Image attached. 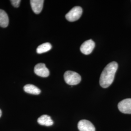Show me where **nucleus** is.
Here are the masks:
<instances>
[{"instance_id":"obj_1","label":"nucleus","mask_w":131,"mask_h":131,"mask_svg":"<svg viewBox=\"0 0 131 131\" xmlns=\"http://www.w3.org/2000/svg\"><path fill=\"white\" fill-rule=\"evenodd\" d=\"M117 68L116 62H112L104 68L100 79V84L102 88H107L112 84Z\"/></svg>"},{"instance_id":"obj_2","label":"nucleus","mask_w":131,"mask_h":131,"mask_svg":"<svg viewBox=\"0 0 131 131\" xmlns=\"http://www.w3.org/2000/svg\"><path fill=\"white\" fill-rule=\"evenodd\" d=\"M66 83L71 85L79 84L81 81V77L78 73L72 71H67L64 75Z\"/></svg>"},{"instance_id":"obj_3","label":"nucleus","mask_w":131,"mask_h":131,"mask_svg":"<svg viewBox=\"0 0 131 131\" xmlns=\"http://www.w3.org/2000/svg\"><path fill=\"white\" fill-rule=\"evenodd\" d=\"M83 9L80 6H75L66 15V19L68 21L73 22L80 19L82 15Z\"/></svg>"},{"instance_id":"obj_4","label":"nucleus","mask_w":131,"mask_h":131,"mask_svg":"<svg viewBox=\"0 0 131 131\" xmlns=\"http://www.w3.org/2000/svg\"><path fill=\"white\" fill-rule=\"evenodd\" d=\"M34 72L36 74L42 77H47L50 74L49 70L44 63H38L35 66Z\"/></svg>"},{"instance_id":"obj_5","label":"nucleus","mask_w":131,"mask_h":131,"mask_svg":"<svg viewBox=\"0 0 131 131\" xmlns=\"http://www.w3.org/2000/svg\"><path fill=\"white\" fill-rule=\"evenodd\" d=\"M95 42L91 39H89L84 42L80 47V51L85 55L90 54L95 48Z\"/></svg>"},{"instance_id":"obj_6","label":"nucleus","mask_w":131,"mask_h":131,"mask_svg":"<svg viewBox=\"0 0 131 131\" xmlns=\"http://www.w3.org/2000/svg\"><path fill=\"white\" fill-rule=\"evenodd\" d=\"M119 110L124 114H131V99H126L118 104Z\"/></svg>"},{"instance_id":"obj_7","label":"nucleus","mask_w":131,"mask_h":131,"mask_svg":"<svg viewBox=\"0 0 131 131\" xmlns=\"http://www.w3.org/2000/svg\"><path fill=\"white\" fill-rule=\"evenodd\" d=\"M78 128L80 131H95L93 124L85 119L81 120L78 122Z\"/></svg>"},{"instance_id":"obj_8","label":"nucleus","mask_w":131,"mask_h":131,"mask_svg":"<svg viewBox=\"0 0 131 131\" xmlns=\"http://www.w3.org/2000/svg\"><path fill=\"white\" fill-rule=\"evenodd\" d=\"M44 1L43 0H31L30 4L33 12L36 14H39L42 11Z\"/></svg>"},{"instance_id":"obj_9","label":"nucleus","mask_w":131,"mask_h":131,"mask_svg":"<svg viewBox=\"0 0 131 131\" xmlns=\"http://www.w3.org/2000/svg\"><path fill=\"white\" fill-rule=\"evenodd\" d=\"M38 122L39 124L46 126H50L53 124V122L51 119V117L47 115H43L39 117Z\"/></svg>"},{"instance_id":"obj_10","label":"nucleus","mask_w":131,"mask_h":131,"mask_svg":"<svg viewBox=\"0 0 131 131\" xmlns=\"http://www.w3.org/2000/svg\"><path fill=\"white\" fill-rule=\"evenodd\" d=\"M24 90L27 93L33 95H39L41 92V90L35 85L31 84L25 85L24 88Z\"/></svg>"},{"instance_id":"obj_11","label":"nucleus","mask_w":131,"mask_h":131,"mask_svg":"<svg viewBox=\"0 0 131 131\" xmlns=\"http://www.w3.org/2000/svg\"><path fill=\"white\" fill-rule=\"evenodd\" d=\"M9 24V19L7 14L4 10L0 9V26L6 27Z\"/></svg>"},{"instance_id":"obj_12","label":"nucleus","mask_w":131,"mask_h":131,"mask_svg":"<svg viewBox=\"0 0 131 131\" xmlns=\"http://www.w3.org/2000/svg\"><path fill=\"white\" fill-rule=\"evenodd\" d=\"M52 49V45L48 42L43 43L40 45L37 49V52L38 53L41 54L49 51Z\"/></svg>"},{"instance_id":"obj_13","label":"nucleus","mask_w":131,"mask_h":131,"mask_svg":"<svg viewBox=\"0 0 131 131\" xmlns=\"http://www.w3.org/2000/svg\"><path fill=\"white\" fill-rule=\"evenodd\" d=\"M12 5L15 7H18L21 2L20 0H12L10 1Z\"/></svg>"},{"instance_id":"obj_14","label":"nucleus","mask_w":131,"mask_h":131,"mask_svg":"<svg viewBox=\"0 0 131 131\" xmlns=\"http://www.w3.org/2000/svg\"><path fill=\"white\" fill-rule=\"evenodd\" d=\"M1 116H2V111H1V110L0 109V117H1Z\"/></svg>"}]
</instances>
